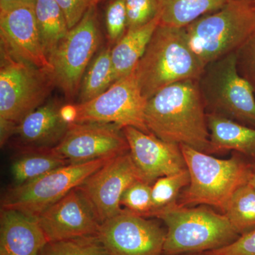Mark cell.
<instances>
[{"label":"cell","mask_w":255,"mask_h":255,"mask_svg":"<svg viewBox=\"0 0 255 255\" xmlns=\"http://www.w3.org/2000/svg\"><path fill=\"white\" fill-rule=\"evenodd\" d=\"M145 123L151 133L164 141L209 153L207 112L199 80L177 82L149 99Z\"/></svg>","instance_id":"6da1fadb"},{"label":"cell","mask_w":255,"mask_h":255,"mask_svg":"<svg viewBox=\"0 0 255 255\" xmlns=\"http://www.w3.org/2000/svg\"><path fill=\"white\" fill-rule=\"evenodd\" d=\"M204 68L189 46L184 28L159 24L135 72L142 95L148 100L169 85L199 80Z\"/></svg>","instance_id":"7a4b0ae2"},{"label":"cell","mask_w":255,"mask_h":255,"mask_svg":"<svg viewBox=\"0 0 255 255\" xmlns=\"http://www.w3.org/2000/svg\"><path fill=\"white\" fill-rule=\"evenodd\" d=\"M1 48L0 143L2 147L26 116L46 103L56 87L52 70L15 58Z\"/></svg>","instance_id":"3957f363"},{"label":"cell","mask_w":255,"mask_h":255,"mask_svg":"<svg viewBox=\"0 0 255 255\" xmlns=\"http://www.w3.org/2000/svg\"><path fill=\"white\" fill-rule=\"evenodd\" d=\"M152 217L167 226L163 255L204 253L228 246L241 236L226 215L205 205L189 208L175 203Z\"/></svg>","instance_id":"277c9868"},{"label":"cell","mask_w":255,"mask_h":255,"mask_svg":"<svg viewBox=\"0 0 255 255\" xmlns=\"http://www.w3.org/2000/svg\"><path fill=\"white\" fill-rule=\"evenodd\" d=\"M180 147L190 182L183 191L178 204L213 206L223 214L233 194L249 182L253 164L236 155L229 159H219L189 146Z\"/></svg>","instance_id":"5b68a950"},{"label":"cell","mask_w":255,"mask_h":255,"mask_svg":"<svg viewBox=\"0 0 255 255\" xmlns=\"http://www.w3.org/2000/svg\"><path fill=\"white\" fill-rule=\"evenodd\" d=\"M184 28L191 49L204 65L235 53L255 29V6L230 0Z\"/></svg>","instance_id":"8992f818"},{"label":"cell","mask_w":255,"mask_h":255,"mask_svg":"<svg viewBox=\"0 0 255 255\" xmlns=\"http://www.w3.org/2000/svg\"><path fill=\"white\" fill-rule=\"evenodd\" d=\"M199 86L207 114L255 128V93L238 73L236 52L206 65Z\"/></svg>","instance_id":"52a82bcc"},{"label":"cell","mask_w":255,"mask_h":255,"mask_svg":"<svg viewBox=\"0 0 255 255\" xmlns=\"http://www.w3.org/2000/svg\"><path fill=\"white\" fill-rule=\"evenodd\" d=\"M114 157L68 164L21 185H14L1 199V209L20 211L37 218Z\"/></svg>","instance_id":"ba28073f"},{"label":"cell","mask_w":255,"mask_h":255,"mask_svg":"<svg viewBox=\"0 0 255 255\" xmlns=\"http://www.w3.org/2000/svg\"><path fill=\"white\" fill-rule=\"evenodd\" d=\"M101 41L97 5H94L80 22L69 30L49 58L55 85L67 100H73L78 95L84 74Z\"/></svg>","instance_id":"9c48e42d"},{"label":"cell","mask_w":255,"mask_h":255,"mask_svg":"<svg viewBox=\"0 0 255 255\" xmlns=\"http://www.w3.org/2000/svg\"><path fill=\"white\" fill-rule=\"evenodd\" d=\"M147 100L142 95L135 70L114 82L108 90L83 104H75V123L115 124L150 133L145 123Z\"/></svg>","instance_id":"30bf717a"},{"label":"cell","mask_w":255,"mask_h":255,"mask_svg":"<svg viewBox=\"0 0 255 255\" xmlns=\"http://www.w3.org/2000/svg\"><path fill=\"white\" fill-rule=\"evenodd\" d=\"M167 231L124 209L101 224L97 237L110 255H162Z\"/></svg>","instance_id":"8fae6325"},{"label":"cell","mask_w":255,"mask_h":255,"mask_svg":"<svg viewBox=\"0 0 255 255\" xmlns=\"http://www.w3.org/2000/svg\"><path fill=\"white\" fill-rule=\"evenodd\" d=\"M124 128L115 124L73 123L53 150L69 164L114 157L129 152Z\"/></svg>","instance_id":"7c38bea8"},{"label":"cell","mask_w":255,"mask_h":255,"mask_svg":"<svg viewBox=\"0 0 255 255\" xmlns=\"http://www.w3.org/2000/svg\"><path fill=\"white\" fill-rule=\"evenodd\" d=\"M138 180L144 179L128 152L111 159L78 187L91 202L102 223L123 211L122 195Z\"/></svg>","instance_id":"4fadbf2b"},{"label":"cell","mask_w":255,"mask_h":255,"mask_svg":"<svg viewBox=\"0 0 255 255\" xmlns=\"http://www.w3.org/2000/svg\"><path fill=\"white\" fill-rule=\"evenodd\" d=\"M36 219L48 243L97 236L102 224L91 202L79 187Z\"/></svg>","instance_id":"5bb4252c"},{"label":"cell","mask_w":255,"mask_h":255,"mask_svg":"<svg viewBox=\"0 0 255 255\" xmlns=\"http://www.w3.org/2000/svg\"><path fill=\"white\" fill-rule=\"evenodd\" d=\"M1 48L15 58L40 68L53 70L40 38L34 6L0 9Z\"/></svg>","instance_id":"9a60e30c"},{"label":"cell","mask_w":255,"mask_h":255,"mask_svg":"<svg viewBox=\"0 0 255 255\" xmlns=\"http://www.w3.org/2000/svg\"><path fill=\"white\" fill-rule=\"evenodd\" d=\"M123 130L129 153L145 182L152 184L159 178L187 169L180 145L135 128L125 127Z\"/></svg>","instance_id":"2e32d148"},{"label":"cell","mask_w":255,"mask_h":255,"mask_svg":"<svg viewBox=\"0 0 255 255\" xmlns=\"http://www.w3.org/2000/svg\"><path fill=\"white\" fill-rule=\"evenodd\" d=\"M63 105L57 99L48 101L20 122L13 135L23 150L53 148L60 143L70 125L62 117Z\"/></svg>","instance_id":"e0dca14e"},{"label":"cell","mask_w":255,"mask_h":255,"mask_svg":"<svg viewBox=\"0 0 255 255\" xmlns=\"http://www.w3.org/2000/svg\"><path fill=\"white\" fill-rule=\"evenodd\" d=\"M48 243L36 218L1 209L0 255H40Z\"/></svg>","instance_id":"ac0fdd59"},{"label":"cell","mask_w":255,"mask_h":255,"mask_svg":"<svg viewBox=\"0 0 255 255\" xmlns=\"http://www.w3.org/2000/svg\"><path fill=\"white\" fill-rule=\"evenodd\" d=\"M210 151L235 150L255 159V128L214 114H207Z\"/></svg>","instance_id":"d6986e66"},{"label":"cell","mask_w":255,"mask_h":255,"mask_svg":"<svg viewBox=\"0 0 255 255\" xmlns=\"http://www.w3.org/2000/svg\"><path fill=\"white\" fill-rule=\"evenodd\" d=\"M159 24V16L140 27L128 29L111 50L114 82L132 73Z\"/></svg>","instance_id":"ffe728a7"},{"label":"cell","mask_w":255,"mask_h":255,"mask_svg":"<svg viewBox=\"0 0 255 255\" xmlns=\"http://www.w3.org/2000/svg\"><path fill=\"white\" fill-rule=\"evenodd\" d=\"M159 24L185 28L198 18L221 9L230 0H157Z\"/></svg>","instance_id":"44dd1931"},{"label":"cell","mask_w":255,"mask_h":255,"mask_svg":"<svg viewBox=\"0 0 255 255\" xmlns=\"http://www.w3.org/2000/svg\"><path fill=\"white\" fill-rule=\"evenodd\" d=\"M34 10L42 46L49 61L70 29L63 10L55 0H36Z\"/></svg>","instance_id":"7402d4cb"},{"label":"cell","mask_w":255,"mask_h":255,"mask_svg":"<svg viewBox=\"0 0 255 255\" xmlns=\"http://www.w3.org/2000/svg\"><path fill=\"white\" fill-rule=\"evenodd\" d=\"M53 148L23 150L11 166L14 185H21L68 164Z\"/></svg>","instance_id":"603a6c76"},{"label":"cell","mask_w":255,"mask_h":255,"mask_svg":"<svg viewBox=\"0 0 255 255\" xmlns=\"http://www.w3.org/2000/svg\"><path fill=\"white\" fill-rule=\"evenodd\" d=\"M112 46L104 47L97 53L84 74L78 92V103L83 104L102 95L114 83L111 57Z\"/></svg>","instance_id":"cb8c5ba5"},{"label":"cell","mask_w":255,"mask_h":255,"mask_svg":"<svg viewBox=\"0 0 255 255\" xmlns=\"http://www.w3.org/2000/svg\"><path fill=\"white\" fill-rule=\"evenodd\" d=\"M223 214L240 236L255 229V189L249 182L233 194Z\"/></svg>","instance_id":"d4e9b609"},{"label":"cell","mask_w":255,"mask_h":255,"mask_svg":"<svg viewBox=\"0 0 255 255\" xmlns=\"http://www.w3.org/2000/svg\"><path fill=\"white\" fill-rule=\"evenodd\" d=\"M190 182L187 169L178 173L159 178L152 184V217L154 213L177 203V198Z\"/></svg>","instance_id":"484cf974"},{"label":"cell","mask_w":255,"mask_h":255,"mask_svg":"<svg viewBox=\"0 0 255 255\" xmlns=\"http://www.w3.org/2000/svg\"><path fill=\"white\" fill-rule=\"evenodd\" d=\"M40 255H110L97 236L48 243Z\"/></svg>","instance_id":"4316f807"},{"label":"cell","mask_w":255,"mask_h":255,"mask_svg":"<svg viewBox=\"0 0 255 255\" xmlns=\"http://www.w3.org/2000/svg\"><path fill=\"white\" fill-rule=\"evenodd\" d=\"M121 206L133 214L150 217L152 213V184L138 180L124 191L121 199Z\"/></svg>","instance_id":"83f0119b"},{"label":"cell","mask_w":255,"mask_h":255,"mask_svg":"<svg viewBox=\"0 0 255 255\" xmlns=\"http://www.w3.org/2000/svg\"><path fill=\"white\" fill-rule=\"evenodd\" d=\"M105 23L109 45L114 46L128 30L125 0H109L105 9Z\"/></svg>","instance_id":"f1b7e54d"},{"label":"cell","mask_w":255,"mask_h":255,"mask_svg":"<svg viewBox=\"0 0 255 255\" xmlns=\"http://www.w3.org/2000/svg\"><path fill=\"white\" fill-rule=\"evenodd\" d=\"M128 29L144 26L158 16L157 0H125Z\"/></svg>","instance_id":"f546056e"},{"label":"cell","mask_w":255,"mask_h":255,"mask_svg":"<svg viewBox=\"0 0 255 255\" xmlns=\"http://www.w3.org/2000/svg\"><path fill=\"white\" fill-rule=\"evenodd\" d=\"M236 54L238 73L249 83L255 93V29Z\"/></svg>","instance_id":"4dcf8cb0"},{"label":"cell","mask_w":255,"mask_h":255,"mask_svg":"<svg viewBox=\"0 0 255 255\" xmlns=\"http://www.w3.org/2000/svg\"><path fill=\"white\" fill-rule=\"evenodd\" d=\"M63 10L69 29L76 26L85 13L100 0H55Z\"/></svg>","instance_id":"1f68e13d"},{"label":"cell","mask_w":255,"mask_h":255,"mask_svg":"<svg viewBox=\"0 0 255 255\" xmlns=\"http://www.w3.org/2000/svg\"><path fill=\"white\" fill-rule=\"evenodd\" d=\"M205 255H255V229L241 235L236 241L219 249L205 252Z\"/></svg>","instance_id":"d6a6232c"},{"label":"cell","mask_w":255,"mask_h":255,"mask_svg":"<svg viewBox=\"0 0 255 255\" xmlns=\"http://www.w3.org/2000/svg\"><path fill=\"white\" fill-rule=\"evenodd\" d=\"M36 0H0V9H7L20 5L35 6Z\"/></svg>","instance_id":"836d02e7"},{"label":"cell","mask_w":255,"mask_h":255,"mask_svg":"<svg viewBox=\"0 0 255 255\" xmlns=\"http://www.w3.org/2000/svg\"><path fill=\"white\" fill-rule=\"evenodd\" d=\"M249 183L251 184L252 187L254 188L255 189V164L253 165V173H252L251 178V179H250Z\"/></svg>","instance_id":"e575fe53"},{"label":"cell","mask_w":255,"mask_h":255,"mask_svg":"<svg viewBox=\"0 0 255 255\" xmlns=\"http://www.w3.org/2000/svg\"><path fill=\"white\" fill-rule=\"evenodd\" d=\"M179 255H205L204 253H189V254H183Z\"/></svg>","instance_id":"d590c367"},{"label":"cell","mask_w":255,"mask_h":255,"mask_svg":"<svg viewBox=\"0 0 255 255\" xmlns=\"http://www.w3.org/2000/svg\"><path fill=\"white\" fill-rule=\"evenodd\" d=\"M246 1H249V2L252 3V4L255 6V0H246Z\"/></svg>","instance_id":"8d00e7d4"},{"label":"cell","mask_w":255,"mask_h":255,"mask_svg":"<svg viewBox=\"0 0 255 255\" xmlns=\"http://www.w3.org/2000/svg\"><path fill=\"white\" fill-rule=\"evenodd\" d=\"M103 1V0H100V1Z\"/></svg>","instance_id":"74e56055"}]
</instances>
